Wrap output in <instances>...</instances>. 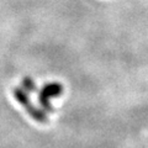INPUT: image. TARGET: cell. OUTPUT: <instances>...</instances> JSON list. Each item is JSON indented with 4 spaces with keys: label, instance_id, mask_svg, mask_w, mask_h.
<instances>
[{
    "label": "cell",
    "instance_id": "2",
    "mask_svg": "<svg viewBox=\"0 0 148 148\" xmlns=\"http://www.w3.org/2000/svg\"><path fill=\"white\" fill-rule=\"evenodd\" d=\"M22 86H24L25 91H35L36 90V85L31 78H25L24 82H22Z\"/></svg>",
    "mask_w": 148,
    "mask_h": 148
},
{
    "label": "cell",
    "instance_id": "1",
    "mask_svg": "<svg viewBox=\"0 0 148 148\" xmlns=\"http://www.w3.org/2000/svg\"><path fill=\"white\" fill-rule=\"evenodd\" d=\"M63 91V88L61 84H57V83H51L47 84L46 86H43V89L40 91L38 94V101L40 104L42 105V108L45 110H52V106L49 104V99L53 98V96H58L61 95Z\"/></svg>",
    "mask_w": 148,
    "mask_h": 148
}]
</instances>
